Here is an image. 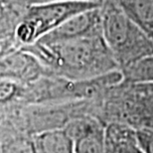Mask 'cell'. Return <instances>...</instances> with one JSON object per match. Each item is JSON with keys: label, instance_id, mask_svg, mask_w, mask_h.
Returning a JSON list of instances; mask_svg holds the SVG:
<instances>
[{"label": "cell", "instance_id": "6da1fadb", "mask_svg": "<svg viewBox=\"0 0 153 153\" xmlns=\"http://www.w3.org/2000/svg\"><path fill=\"white\" fill-rule=\"evenodd\" d=\"M33 55L49 76L84 81L120 71L102 34L21 47Z\"/></svg>", "mask_w": 153, "mask_h": 153}, {"label": "cell", "instance_id": "7a4b0ae2", "mask_svg": "<svg viewBox=\"0 0 153 153\" xmlns=\"http://www.w3.org/2000/svg\"><path fill=\"white\" fill-rule=\"evenodd\" d=\"M100 16L102 38L120 71L152 56L153 38L124 13L115 0L103 1Z\"/></svg>", "mask_w": 153, "mask_h": 153}, {"label": "cell", "instance_id": "3957f363", "mask_svg": "<svg viewBox=\"0 0 153 153\" xmlns=\"http://www.w3.org/2000/svg\"><path fill=\"white\" fill-rule=\"evenodd\" d=\"M87 1H53L27 5L14 31L19 48L34 44L69 18L82 11L100 7Z\"/></svg>", "mask_w": 153, "mask_h": 153}, {"label": "cell", "instance_id": "277c9868", "mask_svg": "<svg viewBox=\"0 0 153 153\" xmlns=\"http://www.w3.org/2000/svg\"><path fill=\"white\" fill-rule=\"evenodd\" d=\"M105 125L97 116L85 114L71 118L63 129L72 139L75 153H105Z\"/></svg>", "mask_w": 153, "mask_h": 153}, {"label": "cell", "instance_id": "5b68a950", "mask_svg": "<svg viewBox=\"0 0 153 153\" xmlns=\"http://www.w3.org/2000/svg\"><path fill=\"white\" fill-rule=\"evenodd\" d=\"M99 34H102L100 7L85 10L74 15L38 41L54 43Z\"/></svg>", "mask_w": 153, "mask_h": 153}, {"label": "cell", "instance_id": "8992f818", "mask_svg": "<svg viewBox=\"0 0 153 153\" xmlns=\"http://www.w3.org/2000/svg\"><path fill=\"white\" fill-rule=\"evenodd\" d=\"M47 75V71L38 60L21 48L0 56V78L31 82Z\"/></svg>", "mask_w": 153, "mask_h": 153}, {"label": "cell", "instance_id": "52a82bcc", "mask_svg": "<svg viewBox=\"0 0 153 153\" xmlns=\"http://www.w3.org/2000/svg\"><path fill=\"white\" fill-rule=\"evenodd\" d=\"M105 153H144L136 140L135 129L117 122L105 125Z\"/></svg>", "mask_w": 153, "mask_h": 153}, {"label": "cell", "instance_id": "ba28073f", "mask_svg": "<svg viewBox=\"0 0 153 153\" xmlns=\"http://www.w3.org/2000/svg\"><path fill=\"white\" fill-rule=\"evenodd\" d=\"M0 153H36L33 136L18 129L4 114L0 122Z\"/></svg>", "mask_w": 153, "mask_h": 153}, {"label": "cell", "instance_id": "9c48e42d", "mask_svg": "<svg viewBox=\"0 0 153 153\" xmlns=\"http://www.w3.org/2000/svg\"><path fill=\"white\" fill-rule=\"evenodd\" d=\"M27 105H32L30 82L0 78V112Z\"/></svg>", "mask_w": 153, "mask_h": 153}, {"label": "cell", "instance_id": "30bf717a", "mask_svg": "<svg viewBox=\"0 0 153 153\" xmlns=\"http://www.w3.org/2000/svg\"><path fill=\"white\" fill-rule=\"evenodd\" d=\"M36 153H75L72 139L64 129H55L33 136Z\"/></svg>", "mask_w": 153, "mask_h": 153}, {"label": "cell", "instance_id": "8fae6325", "mask_svg": "<svg viewBox=\"0 0 153 153\" xmlns=\"http://www.w3.org/2000/svg\"><path fill=\"white\" fill-rule=\"evenodd\" d=\"M130 19L153 38V0H115Z\"/></svg>", "mask_w": 153, "mask_h": 153}, {"label": "cell", "instance_id": "7c38bea8", "mask_svg": "<svg viewBox=\"0 0 153 153\" xmlns=\"http://www.w3.org/2000/svg\"><path fill=\"white\" fill-rule=\"evenodd\" d=\"M136 140L144 153H153V129L142 127L135 129Z\"/></svg>", "mask_w": 153, "mask_h": 153}, {"label": "cell", "instance_id": "4fadbf2b", "mask_svg": "<svg viewBox=\"0 0 153 153\" xmlns=\"http://www.w3.org/2000/svg\"><path fill=\"white\" fill-rule=\"evenodd\" d=\"M53 1H87V2H94L102 5L105 0H26L27 5L29 4H36V3H45V2H53Z\"/></svg>", "mask_w": 153, "mask_h": 153}, {"label": "cell", "instance_id": "5bb4252c", "mask_svg": "<svg viewBox=\"0 0 153 153\" xmlns=\"http://www.w3.org/2000/svg\"><path fill=\"white\" fill-rule=\"evenodd\" d=\"M11 1H14V2H18V3H22V4H25V5H27V3H26V0H11Z\"/></svg>", "mask_w": 153, "mask_h": 153}, {"label": "cell", "instance_id": "9a60e30c", "mask_svg": "<svg viewBox=\"0 0 153 153\" xmlns=\"http://www.w3.org/2000/svg\"><path fill=\"white\" fill-rule=\"evenodd\" d=\"M2 117H3V112H0V122L2 120Z\"/></svg>", "mask_w": 153, "mask_h": 153}, {"label": "cell", "instance_id": "2e32d148", "mask_svg": "<svg viewBox=\"0 0 153 153\" xmlns=\"http://www.w3.org/2000/svg\"><path fill=\"white\" fill-rule=\"evenodd\" d=\"M0 56H2V54H0Z\"/></svg>", "mask_w": 153, "mask_h": 153}]
</instances>
